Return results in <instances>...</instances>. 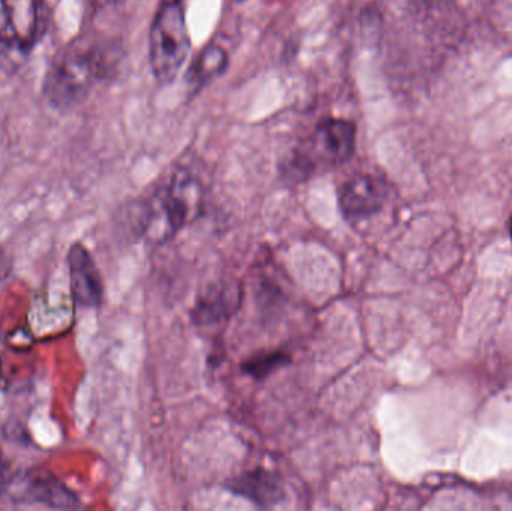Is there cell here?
I'll return each mask as SVG.
<instances>
[{
  "mask_svg": "<svg viewBox=\"0 0 512 511\" xmlns=\"http://www.w3.org/2000/svg\"><path fill=\"white\" fill-rule=\"evenodd\" d=\"M113 50L93 38H77L63 48L45 72V101L54 110H71L84 101L114 66Z\"/></svg>",
  "mask_w": 512,
  "mask_h": 511,
  "instance_id": "1",
  "label": "cell"
},
{
  "mask_svg": "<svg viewBox=\"0 0 512 511\" xmlns=\"http://www.w3.org/2000/svg\"><path fill=\"white\" fill-rule=\"evenodd\" d=\"M203 201L200 179L188 170L176 171L141 207L138 228L147 239L165 242L198 218Z\"/></svg>",
  "mask_w": 512,
  "mask_h": 511,
  "instance_id": "2",
  "label": "cell"
},
{
  "mask_svg": "<svg viewBox=\"0 0 512 511\" xmlns=\"http://www.w3.org/2000/svg\"><path fill=\"white\" fill-rule=\"evenodd\" d=\"M191 51L183 0H165L159 6L149 35L150 68L162 86L173 83Z\"/></svg>",
  "mask_w": 512,
  "mask_h": 511,
  "instance_id": "3",
  "label": "cell"
},
{
  "mask_svg": "<svg viewBox=\"0 0 512 511\" xmlns=\"http://www.w3.org/2000/svg\"><path fill=\"white\" fill-rule=\"evenodd\" d=\"M357 147V126L354 122L339 117L321 120L307 141L304 149L292 153L286 174L292 180H303L318 168L339 167L354 156Z\"/></svg>",
  "mask_w": 512,
  "mask_h": 511,
  "instance_id": "4",
  "label": "cell"
},
{
  "mask_svg": "<svg viewBox=\"0 0 512 511\" xmlns=\"http://www.w3.org/2000/svg\"><path fill=\"white\" fill-rule=\"evenodd\" d=\"M6 492L17 503L41 504L50 509H78L81 506L77 495L68 486L42 468L15 474L6 483Z\"/></svg>",
  "mask_w": 512,
  "mask_h": 511,
  "instance_id": "5",
  "label": "cell"
},
{
  "mask_svg": "<svg viewBox=\"0 0 512 511\" xmlns=\"http://www.w3.org/2000/svg\"><path fill=\"white\" fill-rule=\"evenodd\" d=\"M385 185L372 174H357L346 180L339 189V206L351 221L369 218L384 206Z\"/></svg>",
  "mask_w": 512,
  "mask_h": 511,
  "instance_id": "6",
  "label": "cell"
},
{
  "mask_svg": "<svg viewBox=\"0 0 512 511\" xmlns=\"http://www.w3.org/2000/svg\"><path fill=\"white\" fill-rule=\"evenodd\" d=\"M68 269L75 302L83 308H99L104 300V284L95 260L83 245L69 249Z\"/></svg>",
  "mask_w": 512,
  "mask_h": 511,
  "instance_id": "7",
  "label": "cell"
},
{
  "mask_svg": "<svg viewBox=\"0 0 512 511\" xmlns=\"http://www.w3.org/2000/svg\"><path fill=\"white\" fill-rule=\"evenodd\" d=\"M242 293L233 282H219L207 288L194 308V323L200 327L219 326L230 320L240 306Z\"/></svg>",
  "mask_w": 512,
  "mask_h": 511,
  "instance_id": "8",
  "label": "cell"
},
{
  "mask_svg": "<svg viewBox=\"0 0 512 511\" xmlns=\"http://www.w3.org/2000/svg\"><path fill=\"white\" fill-rule=\"evenodd\" d=\"M227 488L233 494L252 501L262 509L277 506L285 498V488L280 477L264 468H256L242 474L237 479L231 480Z\"/></svg>",
  "mask_w": 512,
  "mask_h": 511,
  "instance_id": "9",
  "label": "cell"
},
{
  "mask_svg": "<svg viewBox=\"0 0 512 511\" xmlns=\"http://www.w3.org/2000/svg\"><path fill=\"white\" fill-rule=\"evenodd\" d=\"M15 47L21 51H29L38 38L39 11L36 0H3Z\"/></svg>",
  "mask_w": 512,
  "mask_h": 511,
  "instance_id": "10",
  "label": "cell"
},
{
  "mask_svg": "<svg viewBox=\"0 0 512 511\" xmlns=\"http://www.w3.org/2000/svg\"><path fill=\"white\" fill-rule=\"evenodd\" d=\"M228 65H230V56L225 48L218 44L207 45L198 54L186 75L189 89L192 90V93L201 92L204 87L221 77L227 71Z\"/></svg>",
  "mask_w": 512,
  "mask_h": 511,
  "instance_id": "11",
  "label": "cell"
},
{
  "mask_svg": "<svg viewBox=\"0 0 512 511\" xmlns=\"http://www.w3.org/2000/svg\"><path fill=\"white\" fill-rule=\"evenodd\" d=\"M288 363V354L282 353V351H270V353L256 354L248 362L243 363V371L255 380H264L268 375Z\"/></svg>",
  "mask_w": 512,
  "mask_h": 511,
  "instance_id": "12",
  "label": "cell"
},
{
  "mask_svg": "<svg viewBox=\"0 0 512 511\" xmlns=\"http://www.w3.org/2000/svg\"><path fill=\"white\" fill-rule=\"evenodd\" d=\"M0 44L9 48H17L15 47L14 33H12L5 6H3V0H0Z\"/></svg>",
  "mask_w": 512,
  "mask_h": 511,
  "instance_id": "13",
  "label": "cell"
},
{
  "mask_svg": "<svg viewBox=\"0 0 512 511\" xmlns=\"http://www.w3.org/2000/svg\"><path fill=\"white\" fill-rule=\"evenodd\" d=\"M95 2L99 8H108V6L120 5V3L126 2V0H95Z\"/></svg>",
  "mask_w": 512,
  "mask_h": 511,
  "instance_id": "14",
  "label": "cell"
},
{
  "mask_svg": "<svg viewBox=\"0 0 512 511\" xmlns=\"http://www.w3.org/2000/svg\"><path fill=\"white\" fill-rule=\"evenodd\" d=\"M6 465L5 459H3L2 452H0V480H2L3 474H5Z\"/></svg>",
  "mask_w": 512,
  "mask_h": 511,
  "instance_id": "15",
  "label": "cell"
},
{
  "mask_svg": "<svg viewBox=\"0 0 512 511\" xmlns=\"http://www.w3.org/2000/svg\"><path fill=\"white\" fill-rule=\"evenodd\" d=\"M234 2L243 3V2H246V0H234Z\"/></svg>",
  "mask_w": 512,
  "mask_h": 511,
  "instance_id": "16",
  "label": "cell"
},
{
  "mask_svg": "<svg viewBox=\"0 0 512 511\" xmlns=\"http://www.w3.org/2000/svg\"><path fill=\"white\" fill-rule=\"evenodd\" d=\"M511 236H512V219H511Z\"/></svg>",
  "mask_w": 512,
  "mask_h": 511,
  "instance_id": "17",
  "label": "cell"
}]
</instances>
